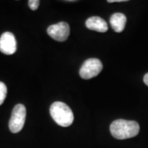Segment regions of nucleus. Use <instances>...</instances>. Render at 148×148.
<instances>
[{
	"label": "nucleus",
	"mask_w": 148,
	"mask_h": 148,
	"mask_svg": "<svg viewBox=\"0 0 148 148\" xmlns=\"http://www.w3.org/2000/svg\"><path fill=\"white\" fill-rule=\"evenodd\" d=\"M111 135L116 139L123 140L134 138L140 131V126L136 121L117 119L110 124Z\"/></svg>",
	"instance_id": "f257e3e1"
},
{
	"label": "nucleus",
	"mask_w": 148,
	"mask_h": 148,
	"mask_svg": "<svg viewBox=\"0 0 148 148\" xmlns=\"http://www.w3.org/2000/svg\"><path fill=\"white\" fill-rule=\"evenodd\" d=\"M50 115L55 123L61 127H69L74 120L73 113L68 105L56 101L50 106Z\"/></svg>",
	"instance_id": "f03ea898"
},
{
	"label": "nucleus",
	"mask_w": 148,
	"mask_h": 148,
	"mask_svg": "<svg viewBox=\"0 0 148 148\" xmlns=\"http://www.w3.org/2000/svg\"><path fill=\"white\" fill-rule=\"evenodd\" d=\"M27 110L26 107L18 104L13 108L10 120H9V129L12 133H17L21 131L25 124Z\"/></svg>",
	"instance_id": "7ed1b4c3"
},
{
	"label": "nucleus",
	"mask_w": 148,
	"mask_h": 148,
	"mask_svg": "<svg viewBox=\"0 0 148 148\" xmlns=\"http://www.w3.org/2000/svg\"><path fill=\"white\" fill-rule=\"evenodd\" d=\"M103 69V65L98 58H88L86 60L80 69L79 74L83 79H90L98 76Z\"/></svg>",
	"instance_id": "20e7f679"
},
{
	"label": "nucleus",
	"mask_w": 148,
	"mask_h": 148,
	"mask_svg": "<svg viewBox=\"0 0 148 148\" xmlns=\"http://www.w3.org/2000/svg\"><path fill=\"white\" fill-rule=\"evenodd\" d=\"M47 33L52 39L63 42L67 40L70 34V27L67 22H58L48 27Z\"/></svg>",
	"instance_id": "39448f33"
},
{
	"label": "nucleus",
	"mask_w": 148,
	"mask_h": 148,
	"mask_svg": "<svg viewBox=\"0 0 148 148\" xmlns=\"http://www.w3.org/2000/svg\"><path fill=\"white\" fill-rule=\"evenodd\" d=\"M0 51L6 55H12L16 51V40L11 32H4L0 37Z\"/></svg>",
	"instance_id": "423d86ee"
},
{
	"label": "nucleus",
	"mask_w": 148,
	"mask_h": 148,
	"mask_svg": "<svg viewBox=\"0 0 148 148\" xmlns=\"http://www.w3.org/2000/svg\"><path fill=\"white\" fill-rule=\"evenodd\" d=\"M86 27L89 30L98 32H106L108 25L106 21L100 16H90L86 21Z\"/></svg>",
	"instance_id": "0eeeda50"
},
{
	"label": "nucleus",
	"mask_w": 148,
	"mask_h": 148,
	"mask_svg": "<svg viewBox=\"0 0 148 148\" xmlns=\"http://www.w3.org/2000/svg\"><path fill=\"white\" fill-rule=\"evenodd\" d=\"M126 21H127L126 16L120 12L114 13L110 16V19L111 27L114 29V32H118V33L122 32L124 30Z\"/></svg>",
	"instance_id": "6e6552de"
},
{
	"label": "nucleus",
	"mask_w": 148,
	"mask_h": 148,
	"mask_svg": "<svg viewBox=\"0 0 148 148\" xmlns=\"http://www.w3.org/2000/svg\"><path fill=\"white\" fill-rule=\"evenodd\" d=\"M7 92H8V90H7L6 85L3 82H0V106L5 101Z\"/></svg>",
	"instance_id": "1a4fd4ad"
},
{
	"label": "nucleus",
	"mask_w": 148,
	"mask_h": 148,
	"mask_svg": "<svg viewBox=\"0 0 148 148\" xmlns=\"http://www.w3.org/2000/svg\"><path fill=\"white\" fill-rule=\"evenodd\" d=\"M28 5L32 10L36 11L39 8L40 1L39 0H30V1H28Z\"/></svg>",
	"instance_id": "9d476101"
},
{
	"label": "nucleus",
	"mask_w": 148,
	"mask_h": 148,
	"mask_svg": "<svg viewBox=\"0 0 148 148\" xmlns=\"http://www.w3.org/2000/svg\"><path fill=\"white\" fill-rule=\"evenodd\" d=\"M143 81H144V83L148 86V73L145 74V76L143 77Z\"/></svg>",
	"instance_id": "9b49d317"
},
{
	"label": "nucleus",
	"mask_w": 148,
	"mask_h": 148,
	"mask_svg": "<svg viewBox=\"0 0 148 148\" xmlns=\"http://www.w3.org/2000/svg\"><path fill=\"white\" fill-rule=\"evenodd\" d=\"M116 2H124L123 0H109L108 3H116Z\"/></svg>",
	"instance_id": "f8f14e48"
}]
</instances>
